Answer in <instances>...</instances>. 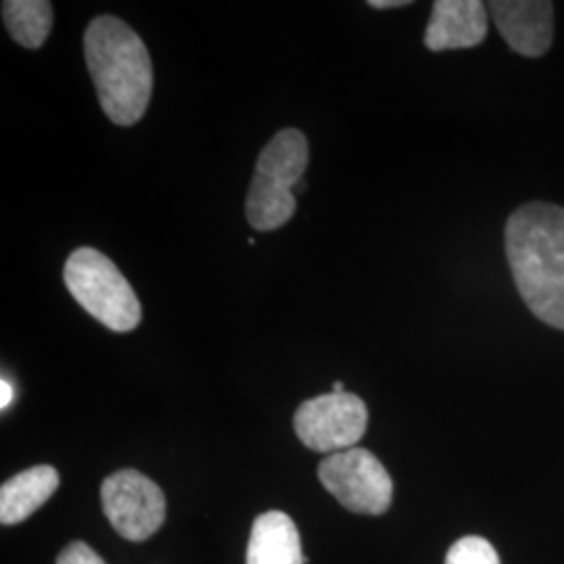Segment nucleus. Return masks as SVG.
Masks as SVG:
<instances>
[{
	"label": "nucleus",
	"mask_w": 564,
	"mask_h": 564,
	"mask_svg": "<svg viewBox=\"0 0 564 564\" xmlns=\"http://www.w3.org/2000/svg\"><path fill=\"white\" fill-rule=\"evenodd\" d=\"M506 256L527 307L564 330V207L527 203L506 224Z\"/></svg>",
	"instance_id": "nucleus-1"
},
{
	"label": "nucleus",
	"mask_w": 564,
	"mask_h": 564,
	"mask_svg": "<svg viewBox=\"0 0 564 564\" xmlns=\"http://www.w3.org/2000/svg\"><path fill=\"white\" fill-rule=\"evenodd\" d=\"M84 57L102 113L118 126H134L153 95V63L141 36L113 15L90 21Z\"/></svg>",
	"instance_id": "nucleus-2"
},
{
	"label": "nucleus",
	"mask_w": 564,
	"mask_h": 564,
	"mask_svg": "<svg viewBox=\"0 0 564 564\" xmlns=\"http://www.w3.org/2000/svg\"><path fill=\"white\" fill-rule=\"evenodd\" d=\"M310 163V144L302 130L286 128L263 147L249 186L245 214L249 224L270 232L295 216V186H300Z\"/></svg>",
	"instance_id": "nucleus-3"
},
{
	"label": "nucleus",
	"mask_w": 564,
	"mask_h": 564,
	"mask_svg": "<svg viewBox=\"0 0 564 564\" xmlns=\"http://www.w3.org/2000/svg\"><path fill=\"white\" fill-rule=\"evenodd\" d=\"M72 297L102 326L130 333L142 321V305L120 268L93 247L76 249L63 268Z\"/></svg>",
	"instance_id": "nucleus-4"
},
{
	"label": "nucleus",
	"mask_w": 564,
	"mask_h": 564,
	"mask_svg": "<svg viewBox=\"0 0 564 564\" xmlns=\"http://www.w3.org/2000/svg\"><path fill=\"white\" fill-rule=\"evenodd\" d=\"M324 489L358 514L379 517L393 502V479L383 463L364 447L330 454L318 468Z\"/></svg>",
	"instance_id": "nucleus-5"
},
{
	"label": "nucleus",
	"mask_w": 564,
	"mask_h": 564,
	"mask_svg": "<svg viewBox=\"0 0 564 564\" xmlns=\"http://www.w3.org/2000/svg\"><path fill=\"white\" fill-rule=\"evenodd\" d=\"M368 410L354 393H324L303 402L293 426L302 444L321 454H337L356 447L366 433Z\"/></svg>",
	"instance_id": "nucleus-6"
},
{
	"label": "nucleus",
	"mask_w": 564,
	"mask_h": 564,
	"mask_svg": "<svg viewBox=\"0 0 564 564\" xmlns=\"http://www.w3.org/2000/svg\"><path fill=\"white\" fill-rule=\"evenodd\" d=\"M101 500L105 517L128 542L149 540L165 521V496L160 485L132 468L105 479Z\"/></svg>",
	"instance_id": "nucleus-7"
},
{
	"label": "nucleus",
	"mask_w": 564,
	"mask_h": 564,
	"mask_svg": "<svg viewBox=\"0 0 564 564\" xmlns=\"http://www.w3.org/2000/svg\"><path fill=\"white\" fill-rule=\"evenodd\" d=\"M498 32L523 57H542L554 39V4L544 0H496L487 4Z\"/></svg>",
	"instance_id": "nucleus-8"
},
{
	"label": "nucleus",
	"mask_w": 564,
	"mask_h": 564,
	"mask_svg": "<svg viewBox=\"0 0 564 564\" xmlns=\"http://www.w3.org/2000/svg\"><path fill=\"white\" fill-rule=\"evenodd\" d=\"M487 4L479 0H437L424 32V46L433 53L473 48L487 36Z\"/></svg>",
	"instance_id": "nucleus-9"
},
{
	"label": "nucleus",
	"mask_w": 564,
	"mask_h": 564,
	"mask_svg": "<svg viewBox=\"0 0 564 564\" xmlns=\"http://www.w3.org/2000/svg\"><path fill=\"white\" fill-rule=\"evenodd\" d=\"M305 563L300 531L289 514L270 510L256 519L247 545V564Z\"/></svg>",
	"instance_id": "nucleus-10"
},
{
	"label": "nucleus",
	"mask_w": 564,
	"mask_h": 564,
	"mask_svg": "<svg viewBox=\"0 0 564 564\" xmlns=\"http://www.w3.org/2000/svg\"><path fill=\"white\" fill-rule=\"evenodd\" d=\"M55 466L41 464L11 477L0 487V523L18 524L32 517L59 489Z\"/></svg>",
	"instance_id": "nucleus-11"
},
{
	"label": "nucleus",
	"mask_w": 564,
	"mask_h": 564,
	"mask_svg": "<svg viewBox=\"0 0 564 564\" xmlns=\"http://www.w3.org/2000/svg\"><path fill=\"white\" fill-rule=\"evenodd\" d=\"M2 21L13 41L34 51L53 30V4L48 0H4Z\"/></svg>",
	"instance_id": "nucleus-12"
},
{
	"label": "nucleus",
	"mask_w": 564,
	"mask_h": 564,
	"mask_svg": "<svg viewBox=\"0 0 564 564\" xmlns=\"http://www.w3.org/2000/svg\"><path fill=\"white\" fill-rule=\"evenodd\" d=\"M445 564H500V556L485 538L468 535L449 547Z\"/></svg>",
	"instance_id": "nucleus-13"
},
{
	"label": "nucleus",
	"mask_w": 564,
	"mask_h": 564,
	"mask_svg": "<svg viewBox=\"0 0 564 564\" xmlns=\"http://www.w3.org/2000/svg\"><path fill=\"white\" fill-rule=\"evenodd\" d=\"M57 564H105V561L90 545L74 542L61 552Z\"/></svg>",
	"instance_id": "nucleus-14"
},
{
	"label": "nucleus",
	"mask_w": 564,
	"mask_h": 564,
	"mask_svg": "<svg viewBox=\"0 0 564 564\" xmlns=\"http://www.w3.org/2000/svg\"><path fill=\"white\" fill-rule=\"evenodd\" d=\"M13 384L9 383L7 379H2L0 381V408L2 410H7L9 405H11V402H13Z\"/></svg>",
	"instance_id": "nucleus-15"
},
{
	"label": "nucleus",
	"mask_w": 564,
	"mask_h": 564,
	"mask_svg": "<svg viewBox=\"0 0 564 564\" xmlns=\"http://www.w3.org/2000/svg\"><path fill=\"white\" fill-rule=\"evenodd\" d=\"M372 9H395V7H408V0H370Z\"/></svg>",
	"instance_id": "nucleus-16"
},
{
	"label": "nucleus",
	"mask_w": 564,
	"mask_h": 564,
	"mask_svg": "<svg viewBox=\"0 0 564 564\" xmlns=\"http://www.w3.org/2000/svg\"><path fill=\"white\" fill-rule=\"evenodd\" d=\"M333 393H345V384L341 381H335L333 383Z\"/></svg>",
	"instance_id": "nucleus-17"
}]
</instances>
